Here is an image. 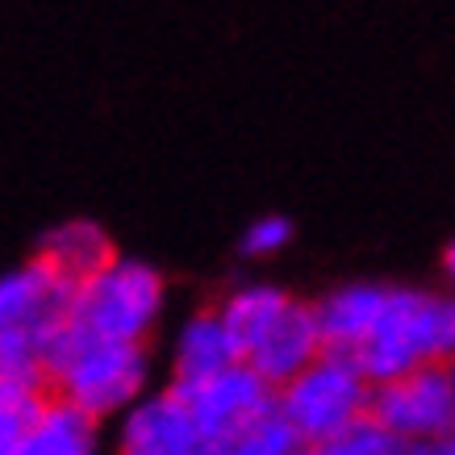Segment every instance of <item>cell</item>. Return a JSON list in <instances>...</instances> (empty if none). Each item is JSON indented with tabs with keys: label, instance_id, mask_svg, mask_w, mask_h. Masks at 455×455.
<instances>
[{
	"label": "cell",
	"instance_id": "1",
	"mask_svg": "<svg viewBox=\"0 0 455 455\" xmlns=\"http://www.w3.org/2000/svg\"><path fill=\"white\" fill-rule=\"evenodd\" d=\"M455 347V305L451 297L410 284H385L368 331L339 355L355 368L368 385H385L422 363H447Z\"/></svg>",
	"mask_w": 455,
	"mask_h": 455
},
{
	"label": "cell",
	"instance_id": "2",
	"mask_svg": "<svg viewBox=\"0 0 455 455\" xmlns=\"http://www.w3.org/2000/svg\"><path fill=\"white\" fill-rule=\"evenodd\" d=\"M46 393L68 401L88 418H117L151 388V355L147 343H113V339H92L80 334L68 322L46 359Z\"/></svg>",
	"mask_w": 455,
	"mask_h": 455
},
{
	"label": "cell",
	"instance_id": "3",
	"mask_svg": "<svg viewBox=\"0 0 455 455\" xmlns=\"http://www.w3.org/2000/svg\"><path fill=\"white\" fill-rule=\"evenodd\" d=\"M76 284L34 255L0 276V385L46 388L42 359L71 322Z\"/></svg>",
	"mask_w": 455,
	"mask_h": 455
},
{
	"label": "cell",
	"instance_id": "4",
	"mask_svg": "<svg viewBox=\"0 0 455 455\" xmlns=\"http://www.w3.org/2000/svg\"><path fill=\"white\" fill-rule=\"evenodd\" d=\"M167 284L151 263L113 255L71 292V326L92 339L147 343L164 317Z\"/></svg>",
	"mask_w": 455,
	"mask_h": 455
},
{
	"label": "cell",
	"instance_id": "5",
	"mask_svg": "<svg viewBox=\"0 0 455 455\" xmlns=\"http://www.w3.org/2000/svg\"><path fill=\"white\" fill-rule=\"evenodd\" d=\"M368 388L372 385L347 359L322 351L314 363H305L276 388V414L297 439L309 443L368 414Z\"/></svg>",
	"mask_w": 455,
	"mask_h": 455
},
{
	"label": "cell",
	"instance_id": "6",
	"mask_svg": "<svg viewBox=\"0 0 455 455\" xmlns=\"http://www.w3.org/2000/svg\"><path fill=\"white\" fill-rule=\"evenodd\" d=\"M368 418L393 439L435 443L455 427V376L451 363H422L368 388Z\"/></svg>",
	"mask_w": 455,
	"mask_h": 455
},
{
	"label": "cell",
	"instance_id": "7",
	"mask_svg": "<svg viewBox=\"0 0 455 455\" xmlns=\"http://www.w3.org/2000/svg\"><path fill=\"white\" fill-rule=\"evenodd\" d=\"M176 393L184 397V405H188L193 422L201 427L205 443H218L226 435H235V430L255 427L259 418H267L276 410V388L267 385L263 376L251 372L243 359L213 372L209 380L176 388Z\"/></svg>",
	"mask_w": 455,
	"mask_h": 455
},
{
	"label": "cell",
	"instance_id": "8",
	"mask_svg": "<svg viewBox=\"0 0 455 455\" xmlns=\"http://www.w3.org/2000/svg\"><path fill=\"white\" fill-rule=\"evenodd\" d=\"M117 422V455H205V435L176 388L142 393Z\"/></svg>",
	"mask_w": 455,
	"mask_h": 455
},
{
	"label": "cell",
	"instance_id": "9",
	"mask_svg": "<svg viewBox=\"0 0 455 455\" xmlns=\"http://www.w3.org/2000/svg\"><path fill=\"white\" fill-rule=\"evenodd\" d=\"M322 355V334H317V317L309 301H289L276 309V317L263 326L255 339L243 351V363H247L255 376H263L272 388H280L289 376H297L305 363H314Z\"/></svg>",
	"mask_w": 455,
	"mask_h": 455
},
{
	"label": "cell",
	"instance_id": "10",
	"mask_svg": "<svg viewBox=\"0 0 455 455\" xmlns=\"http://www.w3.org/2000/svg\"><path fill=\"white\" fill-rule=\"evenodd\" d=\"M238 363L235 343L213 309H196L180 322L172 339V388H188L196 380H209L213 372Z\"/></svg>",
	"mask_w": 455,
	"mask_h": 455
},
{
	"label": "cell",
	"instance_id": "11",
	"mask_svg": "<svg viewBox=\"0 0 455 455\" xmlns=\"http://www.w3.org/2000/svg\"><path fill=\"white\" fill-rule=\"evenodd\" d=\"M13 455H100V422L68 401L46 397Z\"/></svg>",
	"mask_w": 455,
	"mask_h": 455
},
{
	"label": "cell",
	"instance_id": "12",
	"mask_svg": "<svg viewBox=\"0 0 455 455\" xmlns=\"http://www.w3.org/2000/svg\"><path fill=\"white\" fill-rule=\"evenodd\" d=\"M113 255H117L113 238L100 230L97 221H63L55 230H46V238L38 247V259L51 272H59L68 284H80L92 272H100Z\"/></svg>",
	"mask_w": 455,
	"mask_h": 455
},
{
	"label": "cell",
	"instance_id": "13",
	"mask_svg": "<svg viewBox=\"0 0 455 455\" xmlns=\"http://www.w3.org/2000/svg\"><path fill=\"white\" fill-rule=\"evenodd\" d=\"M297 447H301V439H297V435L280 422L276 410H272V414L259 418L255 427L235 430V435H226V439L209 443L205 455H297Z\"/></svg>",
	"mask_w": 455,
	"mask_h": 455
},
{
	"label": "cell",
	"instance_id": "14",
	"mask_svg": "<svg viewBox=\"0 0 455 455\" xmlns=\"http://www.w3.org/2000/svg\"><path fill=\"white\" fill-rule=\"evenodd\" d=\"M393 447V435L380 430L372 418L363 414L355 418L351 427L334 430V435H322V439H309L297 447V455H385Z\"/></svg>",
	"mask_w": 455,
	"mask_h": 455
},
{
	"label": "cell",
	"instance_id": "15",
	"mask_svg": "<svg viewBox=\"0 0 455 455\" xmlns=\"http://www.w3.org/2000/svg\"><path fill=\"white\" fill-rule=\"evenodd\" d=\"M46 397H51L46 388L0 385V455H13V447L21 443V435H26V427L34 422Z\"/></svg>",
	"mask_w": 455,
	"mask_h": 455
},
{
	"label": "cell",
	"instance_id": "16",
	"mask_svg": "<svg viewBox=\"0 0 455 455\" xmlns=\"http://www.w3.org/2000/svg\"><path fill=\"white\" fill-rule=\"evenodd\" d=\"M289 243H292V221L280 218V213H267V218H255L247 230H243L238 251H243L247 259H272V255H280Z\"/></svg>",
	"mask_w": 455,
	"mask_h": 455
},
{
	"label": "cell",
	"instance_id": "17",
	"mask_svg": "<svg viewBox=\"0 0 455 455\" xmlns=\"http://www.w3.org/2000/svg\"><path fill=\"white\" fill-rule=\"evenodd\" d=\"M385 455H455V443L451 435L447 439H435V443H405V439H393Z\"/></svg>",
	"mask_w": 455,
	"mask_h": 455
}]
</instances>
